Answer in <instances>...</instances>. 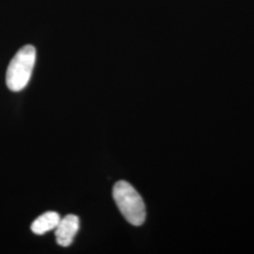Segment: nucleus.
I'll list each match as a JSON object with an SVG mask.
<instances>
[{"label": "nucleus", "mask_w": 254, "mask_h": 254, "mask_svg": "<svg viewBox=\"0 0 254 254\" xmlns=\"http://www.w3.org/2000/svg\"><path fill=\"white\" fill-rule=\"evenodd\" d=\"M61 221V217L57 212H46L37 218L31 224V231L35 235H45L47 232L54 230Z\"/></svg>", "instance_id": "nucleus-4"}, {"label": "nucleus", "mask_w": 254, "mask_h": 254, "mask_svg": "<svg viewBox=\"0 0 254 254\" xmlns=\"http://www.w3.org/2000/svg\"><path fill=\"white\" fill-rule=\"evenodd\" d=\"M79 230V218L75 215H67L61 218L56 228V239L62 247H68L73 243V238Z\"/></svg>", "instance_id": "nucleus-3"}, {"label": "nucleus", "mask_w": 254, "mask_h": 254, "mask_svg": "<svg viewBox=\"0 0 254 254\" xmlns=\"http://www.w3.org/2000/svg\"><path fill=\"white\" fill-rule=\"evenodd\" d=\"M36 62V49L27 45L22 47L10 61L6 73V83L11 91H20L27 87Z\"/></svg>", "instance_id": "nucleus-2"}, {"label": "nucleus", "mask_w": 254, "mask_h": 254, "mask_svg": "<svg viewBox=\"0 0 254 254\" xmlns=\"http://www.w3.org/2000/svg\"><path fill=\"white\" fill-rule=\"evenodd\" d=\"M113 198L129 223L134 226H140L144 223L146 209L144 201L137 191L126 181H119L113 188Z\"/></svg>", "instance_id": "nucleus-1"}]
</instances>
